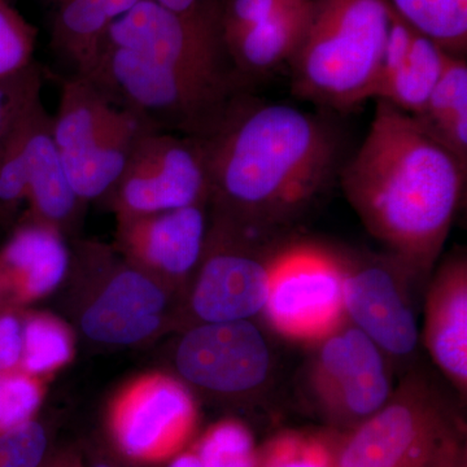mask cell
I'll return each mask as SVG.
<instances>
[{
  "label": "cell",
  "instance_id": "8992f818",
  "mask_svg": "<svg viewBox=\"0 0 467 467\" xmlns=\"http://www.w3.org/2000/svg\"><path fill=\"white\" fill-rule=\"evenodd\" d=\"M104 42L138 52L223 99L247 92L227 57L221 17L178 15L140 0L110 26Z\"/></svg>",
  "mask_w": 467,
  "mask_h": 467
},
{
  "label": "cell",
  "instance_id": "7402d4cb",
  "mask_svg": "<svg viewBox=\"0 0 467 467\" xmlns=\"http://www.w3.org/2000/svg\"><path fill=\"white\" fill-rule=\"evenodd\" d=\"M418 124L467 168V64L451 57Z\"/></svg>",
  "mask_w": 467,
  "mask_h": 467
},
{
  "label": "cell",
  "instance_id": "d6986e66",
  "mask_svg": "<svg viewBox=\"0 0 467 467\" xmlns=\"http://www.w3.org/2000/svg\"><path fill=\"white\" fill-rule=\"evenodd\" d=\"M309 7L310 0L223 38L230 63L245 85L290 63L306 29Z\"/></svg>",
  "mask_w": 467,
  "mask_h": 467
},
{
  "label": "cell",
  "instance_id": "d6a6232c",
  "mask_svg": "<svg viewBox=\"0 0 467 467\" xmlns=\"http://www.w3.org/2000/svg\"><path fill=\"white\" fill-rule=\"evenodd\" d=\"M308 0H221L223 39Z\"/></svg>",
  "mask_w": 467,
  "mask_h": 467
},
{
  "label": "cell",
  "instance_id": "7a4b0ae2",
  "mask_svg": "<svg viewBox=\"0 0 467 467\" xmlns=\"http://www.w3.org/2000/svg\"><path fill=\"white\" fill-rule=\"evenodd\" d=\"M466 174L413 116L378 99L364 142L337 177L368 232L420 276L441 256Z\"/></svg>",
  "mask_w": 467,
  "mask_h": 467
},
{
  "label": "cell",
  "instance_id": "6da1fadb",
  "mask_svg": "<svg viewBox=\"0 0 467 467\" xmlns=\"http://www.w3.org/2000/svg\"><path fill=\"white\" fill-rule=\"evenodd\" d=\"M213 217L254 235H275L339 175L342 140L333 124L248 92L201 140Z\"/></svg>",
  "mask_w": 467,
  "mask_h": 467
},
{
  "label": "cell",
  "instance_id": "83f0119b",
  "mask_svg": "<svg viewBox=\"0 0 467 467\" xmlns=\"http://www.w3.org/2000/svg\"><path fill=\"white\" fill-rule=\"evenodd\" d=\"M29 109L20 117L0 150V211L2 212L12 211L26 199V113Z\"/></svg>",
  "mask_w": 467,
  "mask_h": 467
},
{
  "label": "cell",
  "instance_id": "cb8c5ba5",
  "mask_svg": "<svg viewBox=\"0 0 467 467\" xmlns=\"http://www.w3.org/2000/svg\"><path fill=\"white\" fill-rule=\"evenodd\" d=\"M409 26L451 55L462 57L467 48V0H389Z\"/></svg>",
  "mask_w": 467,
  "mask_h": 467
},
{
  "label": "cell",
  "instance_id": "ba28073f",
  "mask_svg": "<svg viewBox=\"0 0 467 467\" xmlns=\"http://www.w3.org/2000/svg\"><path fill=\"white\" fill-rule=\"evenodd\" d=\"M343 284V254L306 242L276 248L264 317L285 339L318 344L348 322Z\"/></svg>",
  "mask_w": 467,
  "mask_h": 467
},
{
  "label": "cell",
  "instance_id": "5b68a950",
  "mask_svg": "<svg viewBox=\"0 0 467 467\" xmlns=\"http://www.w3.org/2000/svg\"><path fill=\"white\" fill-rule=\"evenodd\" d=\"M143 130L140 117L110 103L85 77L64 79L52 137L81 201H97L113 189Z\"/></svg>",
  "mask_w": 467,
  "mask_h": 467
},
{
  "label": "cell",
  "instance_id": "e0dca14e",
  "mask_svg": "<svg viewBox=\"0 0 467 467\" xmlns=\"http://www.w3.org/2000/svg\"><path fill=\"white\" fill-rule=\"evenodd\" d=\"M195 417L189 391L169 378L143 384L129 396L117 420V436L126 453H158L181 441Z\"/></svg>",
  "mask_w": 467,
  "mask_h": 467
},
{
  "label": "cell",
  "instance_id": "d590c367",
  "mask_svg": "<svg viewBox=\"0 0 467 467\" xmlns=\"http://www.w3.org/2000/svg\"><path fill=\"white\" fill-rule=\"evenodd\" d=\"M94 467H113L110 465H107V463H99V465L94 466Z\"/></svg>",
  "mask_w": 467,
  "mask_h": 467
},
{
  "label": "cell",
  "instance_id": "1f68e13d",
  "mask_svg": "<svg viewBox=\"0 0 467 467\" xmlns=\"http://www.w3.org/2000/svg\"><path fill=\"white\" fill-rule=\"evenodd\" d=\"M46 451L47 435L38 422L0 432V467H39Z\"/></svg>",
  "mask_w": 467,
  "mask_h": 467
},
{
  "label": "cell",
  "instance_id": "2e32d148",
  "mask_svg": "<svg viewBox=\"0 0 467 467\" xmlns=\"http://www.w3.org/2000/svg\"><path fill=\"white\" fill-rule=\"evenodd\" d=\"M167 306L164 291L138 269L117 272L82 316V330L91 340L133 344L158 330Z\"/></svg>",
  "mask_w": 467,
  "mask_h": 467
},
{
  "label": "cell",
  "instance_id": "52a82bcc",
  "mask_svg": "<svg viewBox=\"0 0 467 467\" xmlns=\"http://www.w3.org/2000/svg\"><path fill=\"white\" fill-rule=\"evenodd\" d=\"M451 432L441 395L420 374H409L382 409L353 429L337 467H435Z\"/></svg>",
  "mask_w": 467,
  "mask_h": 467
},
{
  "label": "cell",
  "instance_id": "3957f363",
  "mask_svg": "<svg viewBox=\"0 0 467 467\" xmlns=\"http://www.w3.org/2000/svg\"><path fill=\"white\" fill-rule=\"evenodd\" d=\"M392 17L389 0H310L292 94L337 112L374 99Z\"/></svg>",
  "mask_w": 467,
  "mask_h": 467
},
{
  "label": "cell",
  "instance_id": "30bf717a",
  "mask_svg": "<svg viewBox=\"0 0 467 467\" xmlns=\"http://www.w3.org/2000/svg\"><path fill=\"white\" fill-rule=\"evenodd\" d=\"M213 218L193 287V312L209 324L251 321L265 309L276 248H267L269 238Z\"/></svg>",
  "mask_w": 467,
  "mask_h": 467
},
{
  "label": "cell",
  "instance_id": "7c38bea8",
  "mask_svg": "<svg viewBox=\"0 0 467 467\" xmlns=\"http://www.w3.org/2000/svg\"><path fill=\"white\" fill-rule=\"evenodd\" d=\"M343 261L347 319L370 337L384 355H413L420 343V327L409 279L416 275L391 254H343Z\"/></svg>",
  "mask_w": 467,
  "mask_h": 467
},
{
  "label": "cell",
  "instance_id": "8fae6325",
  "mask_svg": "<svg viewBox=\"0 0 467 467\" xmlns=\"http://www.w3.org/2000/svg\"><path fill=\"white\" fill-rule=\"evenodd\" d=\"M387 356L352 324L318 343L308 383L325 416L355 429L376 414L393 392Z\"/></svg>",
  "mask_w": 467,
  "mask_h": 467
},
{
  "label": "cell",
  "instance_id": "9a60e30c",
  "mask_svg": "<svg viewBox=\"0 0 467 467\" xmlns=\"http://www.w3.org/2000/svg\"><path fill=\"white\" fill-rule=\"evenodd\" d=\"M423 343L436 367L467 393V260L448 257L435 273L425 303Z\"/></svg>",
  "mask_w": 467,
  "mask_h": 467
},
{
  "label": "cell",
  "instance_id": "836d02e7",
  "mask_svg": "<svg viewBox=\"0 0 467 467\" xmlns=\"http://www.w3.org/2000/svg\"><path fill=\"white\" fill-rule=\"evenodd\" d=\"M23 358V326L12 316H0V373L14 370Z\"/></svg>",
  "mask_w": 467,
  "mask_h": 467
},
{
  "label": "cell",
  "instance_id": "4316f807",
  "mask_svg": "<svg viewBox=\"0 0 467 467\" xmlns=\"http://www.w3.org/2000/svg\"><path fill=\"white\" fill-rule=\"evenodd\" d=\"M36 42V27L12 7L9 0H0V78L32 66Z\"/></svg>",
  "mask_w": 467,
  "mask_h": 467
},
{
  "label": "cell",
  "instance_id": "f546056e",
  "mask_svg": "<svg viewBox=\"0 0 467 467\" xmlns=\"http://www.w3.org/2000/svg\"><path fill=\"white\" fill-rule=\"evenodd\" d=\"M257 467H337V454L316 438L285 435L270 442Z\"/></svg>",
  "mask_w": 467,
  "mask_h": 467
},
{
  "label": "cell",
  "instance_id": "4dcf8cb0",
  "mask_svg": "<svg viewBox=\"0 0 467 467\" xmlns=\"http://www.w3.org/2000/svg\"><path fill=\"white\" fill-rule=\"evenodd\" d=\"M41 401L36 382L18 371L0 373V432L32 420Z\"/></svg>",
  "mask_w": 467,
  "mask_h": 467
},
{
  "label": "cell",
  "instance_id": "e575fe53",
  "mask_svg": "<svg viewBox=\"0 0 467 467\" xmlns=\"http://www.w3.org/2000/svg\"><path fill=\"white\" fill-rule=\"evenodd\" d=\"M153 2L178 15L221 17V0H153Z\"/></svg>",
  "mask_w": 467,
  "mask_h": 467
},
{
  "label": "cell",
  "instance_id": "ffe728a7",
  "mask_svg": "<svg viewBox=\"0 0 467 467\" xmlns=\"http://www.w3.org/2000/svg\"><path fill=\"white\" fill-rule=\"evenodd\" d=\"M52 45L82 75L97 57L110 26L140 0H51Z\"/></svg>",
  "mask_w": 467,
  "mask_h": 467
},
{
  "label": "cell",
  "instance_id": "f1b7e54d",
  "mask_svg": "<svg viewBox=\"0 0 467 467\" xmlns=\"http://www.w3.org/2000/svg\"><path fill=\"white\" fill-rule=\"evenodd\" d=\"M42 70L33 63L16 75L0 78V150L20 117L41 97Z\"/></svg>",
  "mask_w": 467,
  "mask_h": 467
},
{
  "label": "cell",
  "instance_id": "ac0fdd59",
  "mask_svg": "<svg viewBox=\"0 0 467 467\" xmlns=\"http://www.w3.org/2000/svg\"><path fill=\"white\" fill-rule=\"evenodd\" d=\"M27 193L36 221L57 229L76 216L77 195L52 137V117L38 98L26 113Z\"/></svg>",
  "mask_w": 467,
  "mask_h": 467
},
{
  "label": "cell",
  "instance_id": "484cf974",
  "mask_svg": "<svg viewBox=\"0 0 467 467\" xmlns=\"http://www.w3.org/2000/svg\"><path fill=\"white\" fill-rule=\"evenodd\" d=\"M196 456L202 467H257L259 454L250 430L235 420L214 426L202 439Z\"/></svg>",
  "mask_w": 467,
  "mask_h": 467
},
{
  "label": "cell",
  "instance_id": "4fadbf2b",
  "mask_svg": "<svg viewBox=\"0 0 467 467\" xmlns=\"http://www.w3.org/2000/svg\"><path fill=\"white\" fill-rule=\"evenodd\" d=\"M181 377L208 391H256L272 371V352L252 321L202 322L184 335L175 353Z\"/></svg>",
  "mask_w": 467,
  "mask_h": 467
},
{
  "label": "cell",
  "instance_id": "5bb4252c",
  "mask_svg": "<svg viewBox=\"0 0 467 467\" xmlns=\"http://www.w3.org/2000/svg\"><path fill=\"white\" fill-rule=\"evenodd\" d=\"M209 202L122 218V242L134 259L181 278L201 264L207 242Z\"/></svg>",
  "mask_w": 467,
  "mask_h": 467
},
{
  "label": "cell",
  "instance_id": "44dd1931",
  "mask_svg": "<svg viewBox=\"0 0 467 467\" xmlns=\"http://www.w3.org/2000/svg\"><path fill=\"white\" fill-rule=\"evenodd\" d=\"M69 252L57 229L34 221L20 227L0 252V270L17 279L30 296H43L60 285Z\"/></svg>",
  "mask_w": 467,
  "mask_h": 467
},
{
  "label": "cell",
  "instance_id": "603a6c76",
  "mask_svg": "<svg viewBox=\"0 0 467 467\" xmlns=\"http://www.w3.org/2000/svg\"><path fill=\"white\" fill-rule=\"evenodd\" d=\"M451 57L438 43L416 33L404 64L378 88L374 99L389 101L410 116L420 115Z\"/></svg>",
  "mask_w": 467,
  "mask_h": 467
},
{
  "label": "cell",
  "instance_id": "277c9868",
  "mask_svg": "<svg viewBox=\"0 0 467 467\" xmlns=\"http://www.w3.org/2000/svg\"><path fill=\"white\" fill-rule=\"evenodd\" d=\"M119 109L153 130L205 140L235 100H225L175 76L156 61L103 42L82 75ZM242 97V95H241Z\"/></svg>",
  "mask_w": 467,
  "mask_h": 467
},
{
  "label": "cell",
  "instance_id": "9c48e42d",
  "mask_svg": "<svg viewBox=\"0 0 467 467\" xmlns=\"http://www.w3.org/2000/svg\"><path fill=\"white\" fill-rule=\"evenodd\" d=\"M109 196L121 217L208 202L207 161L201 140L152 129L143 131Z\"/></svg>",
  "mask_w": 467,
  "mask_h": 467
},
{
  "label": "cell",
  "instance_id": "d4e9b609",
  "mask_svg": "<svg viewBox=\"0 0 467 467\" xmlns=\"http://www.w3.org/2000/svg\"><path fill=\"white\" fill-rule=\"evenodd\" d=\"M72 346L66 328L54 319L36 317L23 326V362L27 373H47L66 364Z\"/></svg>",
  "mask_w": 467,
  "mask_h": 467
}]
</instances>
